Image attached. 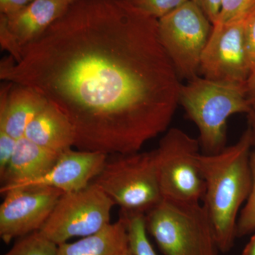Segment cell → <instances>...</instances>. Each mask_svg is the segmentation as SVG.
Segmentation results:
<instances>
[{"instance_id":"cb8c5ba5","label":"cell","mask_w":255,"mask_h":255,"mask_svg":"<svg viewBox=\"0 0 255 255\" xmlns=\"http://www.w3.org/2000/svg\"><path fill=\"white\" fill-rule=\"evenodd\" d=\"M18 139L0 130V177L3 175L14 155Z\"/></svg>"},{"instance_id":"7402d4cb","label":"cell","mask_w":255,"mask_h":255,"mask_svg":"<svg viewBox=\"0 0 255 255\" xmlns=\"http://www.w3.org/2000/svg\"><path fill=\"white\" fill-rule=\"evenodd\" d=\"M0 44L1 49L9 52L16 62L22 57L23 50L18 46L11 32L6 24L4 15L0 14Z\"/></svg>"},{"instance_id":"4dcf8cb0","label":"cell","mask_w":255,"mask_h":255,"mask_svg":"<svg viewBox=\"0 0 255 255\" xmlns=\"http://www.w3.org/2000/svg\"><path fill=\"white\" fill-rule=\"evenodd\" d=\"M66 1H68L70 4H71V3L73 2V1H75V0H66Z\"/></svg>"},{"instance_id":"9a60e30c","label":"cell","mask_w":255,"mask_h":255,"mask_svg":"<svg viewBox=\"0 0 255 255\" xmlns=\"http://www.w3.org/2000/svg\"><path fill=\"white\" fill-rule=\"evenodd\" d=\"M60 155L37 145L26 137L18 139L12 158L4 173L0 177L1 186L41 177L53 167Z\"/></svg>"},{"instance_id":"6da1fadb","label":"cell","mask_w":255,"mask_h":255,"mask_svg":"<svg viewBox=\"0 0 255 255\" xmlns=\"http://www.w3.org/2000/svg\"><path fill=\"white\" fill-rule=\"evenodd\" d=\"M158 19L128 0H75L0 79L31 87L73 126L78 150L126 155L168 130L182 83Z\"/></svg>"},{"instance_id":"ffe728a7","label":"cell","mask_w":255,"mask_h":255,"mask_svg":"<svg viewBox=\"0 0 255 255\" xmlns=\"http://www.w3.org/2000/svg\"><path fill=\"white\" fill-rule=\"evenodd\" d=\"M255 7V0H221L216 23L228 22L246 17Z\"/></svg>"},{"instance_id":"e0dca14e","label":"cell","mask_w":255,"mask_h":255,"mask_svg":"<svg viewBox=\"0 0 255 255\" xmlns=\"http://www.w3.org/2000/svg\"><path fill=\"white\" fill-rule=\"evenodd\" d=\"M127 223L128 240L133 255H158L152 246L146 228L145 214H125Z\"/></svg>"},{"instance_id":"8992f818","label":"cell","mask_w":255,"mask_h":255,"mask_svg":"<svg viewBox=\"0 0 255 255\" xmlns=\"http://www.w3.org/2000/svg\"><path fill=\"white\" fill-rule=\"evenodd\" d=\"M200 142L177 128L167 130L155 149L159 186L164 199L196 204L205 182L200 166Z\"/></svg>"},{"instance_id":"2e32d148","label":"cell","mask_w":255,"mask_h":255,"mask_svg":"<svg viewBox=\"0 0 255 255\" xmlns=\"http://www.w3.org/2000/svg\"><path fill=\"white\" fill-rule=\"evenodd\" d=\"M127 246V219L122 214L118 221L99 233L59 245L56 255H118Z\"/></svg>"},{"instance_id":"30bf717a","label":"cell","mask_w":255,"mask_h":255,"mask_svg":"<svg viewBox=\"0 0 255 255\" xmlns=\"http://www.w3.org/2000/svg\"><path fill=\"white\" fill-rule=\"evenodd\" d=\"M64 192L50 187L12 189L0 206V237L6 244L40 231Z\"/></svg>"},{"instance_id":"484cf974","label":"cell","mask_w":255,"mask_h":255,"mask_svg":"<svg viewBox=\"0 0 255 255\" xmlns=\"http://www.w3.org/2000/svg\"><path fill=\"white\" fill-rule=\"evenodd\" d=\"M33 0H0V13L5 16L16 14Z\"/></svg>"},{"instance_id":"4fadbf2b","label":"cell","mask_w":255,"mask_h":255,"mask_svg":"<svg viewBox=\"0 0 255 255\" xmlns=\"http://www.w3.org/2000/svg\"><path fill=\"white\" fill-rule=\"evenodd\" d=\"M70 4L66 0H33L16 14L4 16L9 31L23 50L45 33Z\"/></svg>"},{"instance_id":"44dd1931","label":"cell","mask_w":255,"mask_h":255,"mask_svg":"<svg viewBox=\"0 0 255 255\" xmlns=\"http://www.w3.org/2000/svg\"><path fill=\"white\" fill-rule=\"evenodd\" d=\"M134 6L157 19L185 4L189 0H128Z\"/></svg>"},{"instance_id":"5bb4252c","label":"cell","mask_w":255,"mask_h":255,"mask_svg":"<svg viewBox=\"0 0 255 255\" xmlns=\"http://www.w3.org/2000/svg\"><path fill=\"white\" fill-rule=\"evenodd\" d=\"M23 136L60 155L75 145L73 126L66 116L50 102L28 124Z\"/></svg>"},{"instance_id":"d4e9b609","label":"cell","mask_w":255,"mask_h":255,"mask_svg":"<svg viewBox=\"0 0 255 255\" xmlns=\"http://www.w3.org/2000/svg\"><path fill=\"white\" fill-rule=\"evenodd\" d=\"M204 11L210 21L214 24L217 21L221 9V0H192Z\"/></svg>"},{"instance_id":"52a82bcc","label":"cell","mask_w":255,"mask_h":255,"mask_svg":"<svg viewBox=\"0 0 255 255\" xmlns=\"http://www.w3.org/2000/svg\"><path fill=\"white\" fill-rule=\"evenodd\" d=\"M114 205L105 191L90 183L80 190L64 193L38 231L58 246L70 238L92 236L112 223Z\"/></svg>"},{"instance_id":"83f0119b","label":"cell","mask_w":255,"mask_h":255,"mask_svg":"<svg viewBox=\"0 0 255 255\" xmlns=\"http://www.w3.org/2000/svg\"><path fill=\"white\" fill-rule=\"evenodd\" d=\"M248 122V128L251 134L252 145L255 147V110H252L247 114Z\"/></svg>"},{"instance_id":"f1b7e54d","label":"cell","mask_w":255,"mask_h":255,"mask_svg":"<svg viewBox=\"0 0 255 255\" xmlns=\"http://www.w3.org/2000/svg\"><path fill=\"white\" fill-rule=\"evenodd\" d=\"M241 255H255V231L253 233L251 239L247 243Z\"/></svg>"},{"instance_id":"f546056e","label":"cell","mask_w":255,"mask_h":255,"mask_svg":"<svg viewBox=\"0 0 255 255\" xmlns=\"http://www.w3.org/2000/svg\"><path fill=\"white\" fill-rule=\"evenodd\" d=\"M118 255H133L131 253V251L129 249L128 246L125 247L120 253H119Z\"/></svg>"},{"instance_id":"277c9868","label":"cell","mask_w":255,"mask_h":255,"mask_svg":"<svg viewBox=\"0 0 255 255\" xmlns=\"http://www.w3.org/2000/svg\"><path fill=\"white\" fill-rule=\"evenodd\" d=\"M146 228L164 255H220L214 226L200 203L163 199L145 215Z\"/></svg>"},{"instance_id":"4316f807","label":"cell","mask_w":255,"mask_h":255,"mask_svg":"<svg viewBox=\"0 0 255 255\" xmlns=\"http://www.w3.org/2000/svg\"><path fill=\"white\" fill-rule=\"evenodd\" d=\"M247 99L252 108L255 110V70L252 72L246 82Z\"/></svg>"},{"instance_id":"7a4b0ae2","label":"cell","mask_w":255,"mask_h":255,"mask_svg":"<svg viewBox=\"0 0 255 255\" xmlns=\"http://www.w3.org/2000/svg\"><path fill=\"white\" fill-rule=\"evenodd\" d=\"M251 134L248 128L234 145L219 153L201 155V169L205 182L202 205L214 226L222 253H228L234 246L238 216L251 194Z\"/></svg>"},{"instance_id":"ac0fdd59","label":"cell","mask_w":255,"mask_h":255,"mask_svg":"<svg viewBox=\"0 0 255 255\" xmlns=\"http://www.w3.org/2000/svg\"><path fill=\"white\" fill-rule=\"evenodd\" d=\"M58 246L36 231L20 238L4 255H56Z\"/></svg>"},{"instance_id":"d6986e66","label":"cell","mask_w":255,"mask_h":255,"mask_svg":"<svg viewBox=\"0 0 255 255\" xmlns=\"http://www.w3.org/2000/svg\"><path fill=\"white\" fill-rule=\"evenodd\" d=\"M251 164L253 185L249 197L238 216L236 227L237 238L243 237L255 231V150L251 152Z\"/></svg>"},{"instance_id":"5b68a950","label":"cell","mask_w":255,"mask_h":255,"mask_svg":"<svg viewBox=\"0 0 255 255\" xmlns=\"http://www.w3.org/2000/svg\"><path fill=\"white\" fill-rule=\"evenodd\" d=\"M126 214H146L163 200L155 150L117 155L93 182Z\"/></svg>"},{"instance_id":"603a6c76","label":"cell","mask_w":255,"mask_h":255,"mask_svg":"<svg viewBox=\"0 0 255 255\" xmlns=\"http://www.w3.org/2000/svg\"><path fill=\"white\" fill-rule=\"evenodd\" d=\"M244 35L247 54L252 73L255 70V7L246 16Z\"/></svg>"},{"instance_id":"7c38bea8","label":"cell","mask_w":255,"mask_h":255,"mask_svg":"<svg viewBox=\"0 0 255 255\" xmlns=\"http://www.w3.org/2000/svg\"><path fill=\"white\" fill-rule=\"evenodd\" d=\"M48 104V100L31 87L4 82L0 91V130L21 138L28 124Z\"/></svg>"},{"instance_id":"ba28073f","label":"cell","mask_w":255,"mask_h":255,"mask_svg":"<svg viewBox=\"0 0 255 255\" xmlns=\"http://www.w3.org/2000/svg\"><path fill=\"white\" fill-rule=\"evenodd\" d=\"M159 33L164 49L180 78L198 76L213 24L192 0L159 18Z\"/></svg>"},{"instance_id":"3957f363","label":"cell","mask_w":255,"mask_h":255,"mask_svg":"<svg viewBox=\"0 0 255 255\" xmlns=\"http://www.w3.org/2000/svg\"><path fill=\"white\" fill-rule=\"evenodd\" d=\"M179 104L199 129V142L207 155L226 148L229 117L253 110L247 99L246 84L199 76L182 85Z\"/></svg>"},{"instance_id":"9c48e42d","label":"cell","mask_w":255,"mask_h":255,"mask_svg":"<svg viewBox=\"0 0 255 255\" xmlns=\"http://www.w3.org/2000/svg\"><path fill=\"white\" fill-rule=\"evenodd\" d=\"M246 16L213 24L209 41L201 55L199 73L204 78L246 84L251 73L245 43Z\"/></svg>"},{"instance_id":"8fae6325","label":"cell","mask_w":255,"mask_h":255,"mask_svg":"<svg viewBox=\"0 0 255 255\" xmlns=\"http://www.w3.org/2000/svg\"><path fill=\"white\" fill-rule=\"evenodd\" d=\"M108 155L100 152L73 150L63 152L53 167L41 177L10 185L1 186L2 195L16 189L50 187L64 193L73 192L87 187L100 173Z\"/></svg>"}]
</instances>
